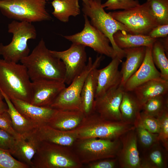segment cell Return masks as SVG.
<instances>
[{
  "label": "cell",
  "mask_w": 168,
  "mask_h": 168,
  "mask_svg": "<svg viewBox=\"0 0 168 168\" xmlns=\"http://www.w3.org/2000/svg\"><path fill=\"white\" fill-rule=\"evenodd\" d=\"M30 103L41 106H50L66 87L63 81L41 79L31 82Z\"/></svg>",
  "instance_id": "14"
},
{
  "label": "cell",
  "mask_w": 168,
  "mask_h": 168,
  "mask_svg": "<svg viewBox=\"0 0 168 168\" xmlns=\"http://www.w3.org/2000/svg\"><path fill=\"white\" fill-rule=\"evenodd\" d=\"M142 108L132 91H124L119 108L123 122L135 127L138 123Z\"/></svg>",
  "instance_id": "25"
},
{
  "label": "cell",
  "mask_w": 168,
  "mask_h": 168,
  "mask_svg": "<svg viewBox=\"0 0 168 168\" xmlns=\"http://www.w3.org/2000/svg\"><path fill=\"white\" fill-rule=\"evenodd\" d=\"M102 4L101 0H93L87 4L83 3L82 10L84 15L90 18L91 25L109 39L117 56L122 60L125 56L124 51L116 44L113 35L119 30L125 31L128 32V30L124 25L106 13Z\"/></svg>",
  "instance_id": "7"
},
{
  "label": "cell",
  "mask_w": 168,
  "mask_h": 168,
  "mask_svg": "<svg viewBox=\"0 0 168 168\" xmlns=\"http://www.w3.org/2000/svg\"><path fill=\"white\" fill-rule=\"evenodd\" d=\"M152 46L146 47L145 56L141 65L126 81L124 86V91H132L137 86L149 81L161 78L152 57Z\"/></svg>",
  "instance_id": "18"
},
{
  "label": "cell",
  "mask_w": 168,
  "mask_h": 168,
  "mask_svg": "<svg viewBox=\"0 0 168 168\" xmlns=\"http://www.w3.org/2000/svg\"><path fill=\"white\" fill-rule=\"evenodd\" d=\"M134 128L133 125L123 121L108 120L94 112L85 116L77 127L70 131L77 140L91 138L115 140Z\"/></svg>",
  "instance_id": "3"
},
{
  "label": "cell",
  "mask_w": 168,
  "mask_h": 168,
  "mask_svg": "<svg viewBox=\"0 0 168 168\" xmlns=\"http://www.w3.org/2000/svg\"><path fill=\"white\" fill-rule=\"evenodd\" d=\"M8 31L13 35L12 40L7 45L0 43V55L6 60L18 63L30 54L27 42L36 38L37 31L32 23L13 20L8 25Z\"/></svg>",
  "instance_id": "5"
},
{
  "label": "cell",
  "mask_w": 168,
  "mask_h": 168,
  "mask_svg": "<svg viewBox=\"0 0 168 168\" xmlns=\"http://www.w3.org/2000/svg\"><path fill=\"white\" fill-rule=\"evenodd\" d=\"M152 57L153 62L160 70L161 78L168 81V60L161 42L157 40L152 46Z\"/></svg>",
  "instance_id": "30"
},
{
  "label": "cell",
  "mask_w": 168,
  "mask_h": 168,
  "mask_svg": "<svg viewBox=\"0 0 168 168\" xmlns=\"http://www.w3.org/2000/svg\"><path fill=\"white\" fill-rule=\"evenodd\" d=\"M167 95L158 96L148 100L142 105V111L157 118L165 110L168 109Z\"/></svg>",
  "instance_id": "32"
},
{
  "label": "cell",
  "mask_w": 168,
  "mask_h": 168,
  "mask_svg": "<svg viewBox=\"0 0 168 168\" xmlns=\"http://www.w3.org/2000/svg\"><path fill=\"white\" fill-rule=\"evenodd\" d=\"M83 16L85 24L83 29L75 34L63 37L72 43L90 47L98 53L112 59L117 56L113 47L110 45L109 39L91 25L87 16L84 14Z\"/></svg>",
  "instance_id": "11"
},
{
  "label": "cell",
  "mask_w": 168,
  "mask_h": 168,
  "mask_svg": "<svg viewBox=\"0 0 168 168\" xmlns=\"http://www.w3.org/2000/svg\"><path fill=\"white\" fill-rule=\"evenodd\" d=\"M135 129L138 142L143 149L142 151L148 148L159 141L158 134L150 132L138 124L135 126Z\"/></svg>",
  "instance_id": "33"
},
{
  "label": "cell",
  "mask_w": 168,
  "mask_h": 168,
  "mask_svg": "<svg viewBox=\"0 0 168 168\" xmlns=\"http://www.w3.org/2000/svg\"><path fill=\"white\" fill-rule=\"evenodd\" d=\"M165 39H163L161 41H160L165 49L166 54H168V37L164 38Z\"/></svg>",
  "instance_id": "43"
},
{
  "label": "cell",
  "mask_w": 168,
  "mask_h": 168,
  "mask_svg": "<svg viewBox=\"0 0 168 168\" xmlns=\"http://www.w3.org/2000/svg\"><path fill=\"white\" fill-rule=\"evenodd\" d=\"M1 91L4 99L7 104V111L10 116L13 128L16 132L22 136L35 130L37 127L21 114L16 109L11 100Z\"/></svg>",
  "instance_id": "28"
},
{
  "label": "cell",
  "mask_w": 168,
  "mask_h": 168,
  "mask_svg": "<svg viewBox=\"0 0 168 168\" xmlns=\"http://www.w3.org/2000/svg\"><path fill=\"white\" fill-rule=\"evenodd\" d=\"M16 109L37 128L47 124L58 110L49 106L36 105L19 99H10Z\"/></svg>",
  "instance_id": "17"
},
{
  "label": "cell",
  "mask_w": 168,
  "mask_h": 168,
  "mask_svg": "<svg viewBox=\"0 0 168 168\" xmlns=\"http://www.w3.org/2000/svg\"><path fill=\"white\" fill-rule=\"evenodd\" d=\"M44 0H0V11L7 18L30 23L51 20Z\"/></svg>",
  "instance_id": "6"
},
{
  "label": "cell",
  "mask_w": 168,
  "mask_h": 168,
  "mask_svg": "<svg viewBox=\"0 0 168 168\" xmlns=\"http://www.w3.org/2000/svg\"><path fill=\"white\" fill-rule=\"evenodd\" d=\"M64 146L41 142L32 160V168H78L82 163L77 155Z\"/></svg>",
  "instance_id": "4"
},
{
  "label": "cell",
  "mask_w": 168,
  "mask_h": 168,
  "mask_svg": "<svg viewBox=\"0 0 168 168\" xmlns=\"http://www.w3.org/2000/svg\"><path fill=\"white\" fill-rule=\"evenodd\" d=\"M31 81L21 63L0 59V89L10 99L30 103Z\"/></svg>",
  "instance_id": "2"
},
{
  "label": "cell",
  "mask_w": 168,
  "mask_h": 168,
  "mask_svg": "<svg viewBox=\"0 0 168 168\" xmlns=\"http://www.w3.org/2000/svg\"><path fill=\"white\" fill-rule=\"evenodd\" d=\"M35 132L41 142L70 147L77 141L74 135L69 130H61L48 124L37 128Z\"/></svg>",
  "instance_id": "22"
},
{
  "label": "cell",
  "mask_w": 168,
  "mask_h": 168,
  "mask_svg": "<svg viewBox=\"0 0 168 168\" xmlns=\"http://www.w3.org/2000/svg\"><path fill=\"white\" fill-rule=\"evenodd\" d=\"M124 91L120 85L95 99L94 111L106 119L122 121L120 105Z\"/></svg>",
  "instance_id": "13"
},
{
  "label": "cell",
  "mask_w": 168,
  "mask_h": 168,
  "mask_svg": "<svg viewBox=\"0 0 168 168\" xmlns=\"http://www.w3.org/2000/svg\"><path fill=\"white\" fill-rule=\"evenodd\" d=\"M85 47L81 44L72 43L69 48L64 51L50 50L54 56L60 59L64 64L65 84L69 85L85 68L87 64Z\"/></svg>",
  "instance_id": "12"
},
{
  "label": "cell",
  "mask_w": 168,
  "mask_h": 168,
  "mask_svg": "<svg viewBox=\"0 0 168 168\" xmlns=\"http://www.w3.org/2000/svg\"><path fill=\"white\" fill-rule=\"evenodd\" d=\"M97 68L89 74L84 82L81 94L82 111L86 116L94 112V105L97 87Z\"/></svg>",
  "instance_id": "26"
},
{
  "label": "cell",
  "mask_w": 168,
  "mask_h": 168,
  "mask_svg": "<svg viewBox=\"0 0 168 168\" xmlns=\"http://www.w3.org/2000/svg\"><path fill=\"white\" fill-rule=\"evenodd\" d=\"M52 14L60 21L67 22L70 16H76L81 13L79 0H54Z\"/></svg>",
  "instance_id": "29"
},
{
  "label": "cell",
  "mask_w": 168,
  "mask_h": 168,
  "mask_svg": "<svg viewBox=\"0 0 168 168\" xmlns=\"http://www.w3.org/2000/svg\"><path fill=\"white\" fill-rule=\"evenodd\" d=\"M168 152L158 141L142 151L140 156L141 168H166Z\"/></svg>",
  "instance_id": "23"
},
{
  "label": "cell",
  "mask_w": 168,
  "mask_h": 168,
  "mask_svg": "<svg viewBox=\"0 0 168 168\" xmlns=\"http://www.w3.org/2000/svg\"><path fill=\"white\" fill-rule=\"evenodd\" d=\"M168 24L158 25L154 28L149 33L148 35L155 39L168 37Z\"/></svg>",
  "instance_id": "41"
},
{
  "label": "cell",
  "mask_w": 168,
  "mask_h": 168,
  "mask_svg": "<svg viewBox=\"0 0 168 168\" xmlns=\"http://www.w3.org/2000/svg\"><path fill=\"white\" fill-rule=\"evenodd\" d=\"M8 107L6 102H4L3 100H0V114L4 112L7 111Z\"/></svg>",
  "instance_id": "42"
},
{
  "label": "cell",
  "mask_w": 168,
  "mask_h": 168,
  "mask_svg": "<svg viewBox=\"0 0 168 168\" xmlns=\"http://www.w3.org/2000/svg\"><path fill=\"white\" fill-rule=\"evenodd\" d=\"M78 141L76 154L82 163L116 157L121 147L119 138H91Z\"/></svg>",
  "instance_id": "10"
},
{
  "label": "cell",
  "mask_w": 168,
  "mask_h": 168,
  "mask_svg": "<svg viewBox=\"0 0 168 168\" xmlns=\"http://www.w3.org/2000/svg\"><path fill=\"white\" fill-rule=\"evenodd\" d=\"M26 164L14 158L8 150L0 147V168H29Z\"/></svg>",
  "instance_id": "34"
},
{
  "label": "cell",
  "mask_w": 168,
  "mask_h": 168,
  "mask_svg": "<svg viewBox=\"0 0 168 168\" xmlns=\"http://www.w3.org/2000/svg\"><path fill=\"white\" fill-rule=\"evenodd\" d=\"M157 118L160 124L159 131L158 134V141L168 151V109Z\"/></svg>",
  "instance_id": "35"
},
{
  "label": "cell",
  "mask_w": 168,
  "mask_h": 168,
  "mask_svg": "<svg viewBox=\"0 0 168 168\" xmlns=\"http://www.w3.org/2000/svg\"><path fill=\"white\" fill-rule=\"evenodd\" d=\"M102 59L101 55L97 56L93 62L90 57L83 71L60 92L49 107L57 110H82L81 94L85 80L93 69L99 67Z\"/></svg>",
  "instance_id": "8"
},
{
  "label": "cell",
  "mask_w": 168,
  "mask_h": 168,
  "mask_svg": "<svg viewBox=\"0 0 168 168\" xmlns=\"http://www.w3.org/2000/svg\"><path fill=\"white\" fill-rule=\"evenodd\" d=\"M168 81L161 78L149 81L132 91L142 106L148 100L155 97L167 95Z\"/></svg>",
  "instance_id": "21"
},
{
  "label": "cell",
  "mask_w": 168,
  "mask_h": 168,
  "mask_svg": "<svg viewBox=\"0 0 168 168\" xmlns=\"http://www.w3.org/2000/svg\"><path fill=\"white\" fill-rule=\"evenodd\" d=\"M114 41L122 49L141 46H152L157 39L148 35L133 34L125 31L119 30L113 35Z\"/></svg>",
  "instance_id": "27"
},
{
  "label": "cell",
  "mask_w": 168,
  "mask_h": 168,
  "mask_svg": "<svg viewBox=\"0 0 168 168\" xmlns=\"http://www.w3.org/2000/svg\"><path fill=\"white\" fill-rule=\"evenodd\" d=\"M20 62L26 68L31 82L41 79L64 81V64L51 54L43 38L31 53Z\"/></svg>",
  "instance_id": "1"
},
{
  "label": "cell",
  "mask_w": 168,
  "mask_h": 168,
  "mask_svg": "<svg viewBox=\"0 0 168 168\" xmlns=\"http://www.w3.org/2000/svg\"><path fill=\"white\" fill-rule=\"evenodd\" d=\"M35 130L17 139L15 150L12 154L17 160L31 168L32 160L40 142Z\"/></svg>",
  "instance_id": "19"
},
{
  "label": "cell",
  "mask_w": 168,
  "mask_h": 168,
  "mask_svg": "<svg viewBox=\"0 0 168 168\" xmlns=\"http://www.w3.org/2000/svg\"><path fill=\"white\" fill-rule=\"evenodd\" d=\"M85 115L82 110H58L48 125L62 131H69L77 127Z\"/></svg>",
  "instance_id": "24"
},
{
  "label": "cell",
  "mask_w": 168,
  "mask_h": 168,
  "mask_svg": "<svg viewBox=\"0 0 168 168\" xmlns=\"http://www.w3.org/2000/svg\"><path fill=\"white\" fill-rule=\"evenodd\" d=\"M45 0V1H48L49 0Z\"/></svg>",
  "instance_id": "46"
},
{
  "label": "cell",
  "mask_w": 168,
  "mask_h": 168,
  "mask_svg": "<svg viewBox=\"0 0 168 168\" xmlns=\"http://www.w3.org/2000/svg\"><path fill=\"white\" fill-rule=\"evenodd\" d=\"M114 19L124 25L129 33L148 35L157 26L149 12L146 2L130 9L109 12Z\"/></svg>",
  "instance_id": "9"
},
{
  "label": "cell",
  "mask_w": 168,
  "mask_h": 168,
  "mask_svg": "<svg viewBox=\"0 0 168 168\" xmlns=\"http://www.w3.org/2000/svg\"><path fill=\"white\" fill-rule=\"evenodd\" d=\"M83 2V3L85 4H88L90 2L93 0H82Z\"/></svg>",
  "instance_id": "44"
},
{
  "label": "cell",
  "mask_w": 168,
  "mask_h": 168,
  "mask_svg": "<svg viewBox=\"0 0 168 168\" xmlns=\"http://www.w3.org/2000/svg\"><path fill=\"white\" fill-rule=\"evenodd\" d=\"M17 139L8 132L0 129V147L10 152H14Z\"/></svg>",
  "instance_id": "38"
},
{
  "label": "cell",
  "mask_w": 168,
  "mask_h": 168,
  "mask_svg": "<svg viewBox=\"0 0 168 168\" xmlns=\"http://www.w3.org/2000/svg\"><path fill=\"white\" fill-rule=\"evenodd\" d=\"M124 49L126 58L120 71L122 76L121 85L124 86L128 80L138 69L145 56L146 47L141 46Z\"/></svg>",
  "instance_id": "20"
},
{
  "label": "cell",
  "mask_w": 168,
  "mask_h": 168,
  "mask_svg": "<svg viewBox=\"0 0 168 168\" xmlns=\"http://www.w3.org/2000/svg\"><path fill=\"white\" fill-rule=\"evenodd\" d=\"M146 2L157 26L168 24V0H147Z\"/></svg>",
  "instance_id": "31"
},
{
  "label": "cell",
  "mask_w": 168,
  "mask_h": 168,
  "mask_svg": "<svg viewBox=\"0 0 168 168\" xmlns=\"http://www.w3.org/2000/svg\"><path fill=\"white\" fill-rule=\"evenodd\" d=\"M138 124L152 133L158 134L159 132L160 124L158 119L147 114L142 111L141 112L137 125Z\"/></svg>",
  "instance_id": "37"
},
{
  "label": "cell",
  "mask_w": 168,
  "mask_h": 168,
  "mask_svg": "<svg viewBox=\"0 0 168 168\" xmlns=\"http://www.w3.org/2000/svg\"><path fill=\"white\" fill-rule=\"evenodd\" d=\"M0 129L8 132L17 139L22 136L14 130L10 116L7 111L0 114Z\"/></svg>",
  "instance_id": "39"
},
{
  "label": "cell",
  "mask_w": 168,
  "mask_h": 168,
  "mask_svg": "<svg viewBox=\"0 0 168 168\" xmlns=\"http://www.w3.org/2000/svg\"><path fill=\"white\" fill-rule=\"evenodd\" d=\"M122 60L118 56L112 59L105 67L97 69V87L95 99L120 85L122 76L119 70Z\"/></svg>",
  "instance_id": "16"
},
{
  "label": "cell",
  "mask_w": 168,
  "mask_h": 168,
  "mask_svg": "<svg viewBox=\"0 0 168 168\" xmlns=\"http://www.w3.org/2000/svg\"><path fill=\"white\" fill-rule=\"evenodd\" d=\"M4 99V97L0 89V100Z\"/></svg>",
  "instance_id": "45"
},
{
  "label": "cell",
  "mask_w": 168,
  "mask_h": 168,
  "mask_svg": "<svg viewBox=\"0 0 168 168\" xmlns=\"http://www.w3.org/2000/svg\"><path fill=\"white\" fill-rule=\"evenodd\" d=\"M119 165L117 157L99 161L91 164L90 168H114Z\"/></svg>",
  "instance_id": "40"
},
{
  "label": "cell",
  "mask_w": 168,
  "mask_h": 168,
  "mask_svg": "<svg viewBox=\"0 0 168 168\" xmlns=\"http://www.w3.org/2000/svg\"><path fill=\"white\" fill-rule=\"evenodd\" d=\"M119 138L121 145L116 156L119 166L121 168H141L135 128L124 133Z\"/></svg>",
  "instance_id": "15"
},
{
  "label": "cell",
  "mask_w": 168,
  "mask_h": 168,
  "mask_svg": "<svg viewBox=\"0 0 168 168\" xmlns=\"http://www.w3.org/2000/svg\"><path fill=\"white\" fill-rule=\"evenodd\" d=\"M140 4L138 0H107L102 5V7L107 10H128Z\"/></svg>",
  "instance_id": "36"
}]
</instances>
